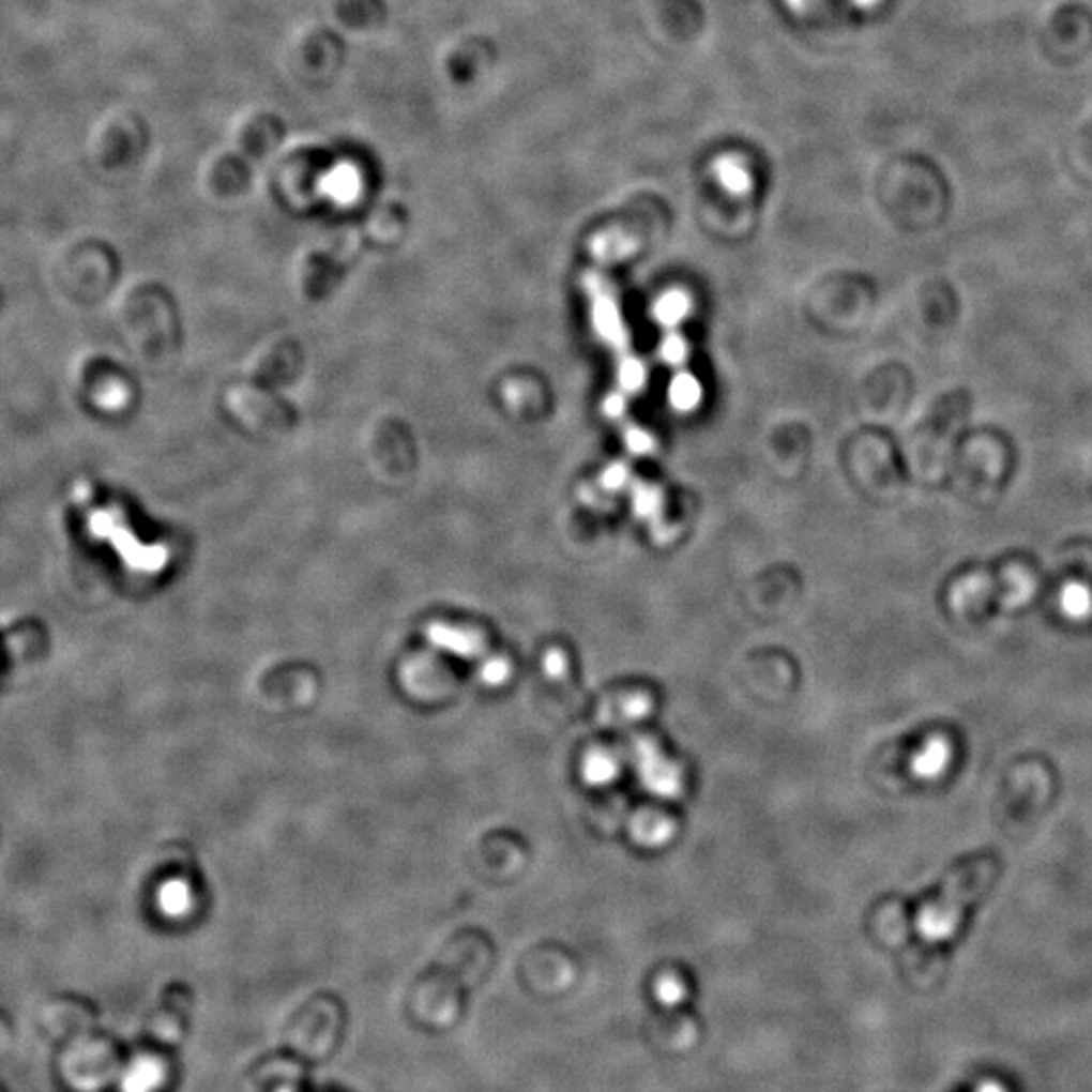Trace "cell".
<instances>
[{
	"label": "cell",
	"instance_id": "cell-1",
	"mask_svg": "<svg viewBox=\"0 0 1092 1092\" xmlns=\"http://www.w3.org/2000/svg\"><path fill=\"white\" fill-rule=\"evenodd\" d=\"M989 866L975 864L955 874L943 894L919 912L916 927L928 943L949 941L961 925L965 909L980 896L989 880Z\"/></svg>",
	"mask_w": 1092,
	"mask_h": 1092
},
{
	"label": "cell",
	"instance_id": "cell-2",
	"mask_svg": "<svg viewBox=\"0 0 1092 1092\" xmlns=\"http://www.w3.org/2000/svg\"><path fill=\"white\" fill-rule=\"evenodd\" d=\"M587 288H589V291H593V324H595V330L600 332L601 336L609 345L625 348L627 346V336H625V327H623L621 316H619L618 304L613 302V298L609 293L597 290L593 277L587 279Z\"/></svg>",
	"mask_w": 1092,
	"mask_h": 1092
},
{
	"label": "cell",
	"instance_id": "cell-3",
	"mask_svg": "<svg viewBox=\"0 0 1092 1092\" xmlns=\"http://www.w3.org/2000/svg\"><path fill=\"white\" fill-rule=\"evenodd\" d=\"M951 761V745L943 737L928 739L925 746L914 755L912 771L921 779H937Z\"/></svg>",
	"mask_w": 1092,
	"mask_h": 1092
},
{
	"label": "cell",
	"instance_id": "cell-4",
	"mask_svg": "<svg viewBox=\"0 0 1092 1092\" xmlns=\"http://www.w3.org/2000/svg\"><path fill=\"white\" fill-rule=\"evenodd\" d=\"M691 312V298L682 290L664 293L654 306V318L662 327H678Z\"/></svg>",
	"mask_w": 1092,
	"mask_h": 1092
},
{
	"label": "cell",
	"instance_id": "cell-5",
	"mask_svg": "<svg viewBox=\"0 0 1092 1092\" xmlns=\"http://www.w3.org/2000/svg\"><path fill=\"white\" fill-rule=\"evenodd\" d=\"M700 399H702L700 382L696 381L686 370L678 373L670 382V403H672L673 409L692 411L698 407Z\"/></svg>",
	"mask_w": 1092,
	"mask_h": 1092
},
{
	"label": "cell",
	"instance_id": "cell-6",
	"mask_svg": "<svg viewBox=\"0 0 1092 1092\" xmlns=\"http://www.w3.org/2000/svg\"><path fill=\"white\" fill-rule=\"evenodd\" d=\"M1060 603H1062V611L1066 613V618H1089V613L1092 611L1091 589L1082 582H1071L1064 587Z\"/></svg>",
	"mask_w": 1092,
	"mask_h": 1092
},
{
	"label": "cell",
	"instance_id": "cell-7",
	"mask_svg": "<svg viewBox=\"0 0 1092 1092\" xmlns=\"http://www.w3.org/2000/svg\"><path fill=\"white\" fill-rule=\"evenodd\" d=\"M646 382V366L641 361L625 354L619 364V384L625 393H637L641 391Z\"/></svg>",
	"mask_w": 1092,
	"mask_h": 1092
},
{
	"label": "cell",
	"instance_id": "cell-8",
	"mask_svg": "<svg viewBox=\"0 0 1092 1092\" xmlns=\"http://www.w3.org/2000/svg\"><path fill=\"white\" fill-rule=\"evenodd\" d=\"M659 354H662V359H664L666 363L678 366V364H682L686 361V357H688V345L684 343V338H682L680 334H668V336L664 338L662 346H659Z\"/></svg>",
	"mask_w": 1092,
	"mask_h": 1092
},
{
	"label": "cell",
	"instance_id": "cell-9",
	"mask_svg": "<svg viewBox=\"0 0 1092 1092\" xmlns=\"http://www.w3.org/2000/svg\"><path fill=\"white\" fill-rule=\"evenodd\" d=\"M718 179L734 193H741L748 186V179H746L743 168L734 166V164L725 163L723 166H718Z\"/></svg>",
	"mask_w": 1092,
	"mask_h": 1092
},
{
	"label": "cell",
	"instance_id": "cell-10",
	"mask_svg": "<svg viewBox=\"0 0 1092 1092\" xmlns=\"http://www.w3.org/2000/svg\"><path fill=\"white\" fill-rule=\"evenodd\" d=\"M655 998L662 1003V1005H676L680 1003L684 998V987L680 983L672 980V977H666L662 982L655 985Z\"/></svg>",
	"mask_w": 1092,
	"mask_h": 1092
},
{
	"label": "cell",
	"instance_id": "cell-11",
	"mask_svg": "<svg viewBox=\"0 0 1092 1092\" xmlns=\"http://www.w3.org/2000/svg\"><path fill=\"white\" fill-rule=\"evenodd\" d=\"M625 443H627V448L637 455L648 454V452L654 448L652 437L648 436L646 431L637 429V427L627 431V436H625Z\"/></svg>",
	"mask_w": 1092,
	"mask_h": 1092
},
{
	"label": "cell",
	"instance_id": "cell-12",
	"mask_svg": "<svg viewBox=\"0 0 1092 1092\" xmlns=\"http://www.w3.org/2000/svg\"><path fill=\"white\" fill-rule=\"evenodd\" d=\"M657 490L655 488H637L636 491V509L641 514H654V510L657 509Z\"/></svg>",
	"mask_w": 1092,
	"mask_h": 1092
},
{
	"label": "cell",
	"instance_id": "cell-13",
	"mask_svg": "<svg viewBox=\"0 0 1092 1092\" xmlns=\"http://www.w3.org/2000/svg\"><path fill=\"white\" fill-rule=\"evenodd\" d=\"M627 480V468L625 466H611L603 475V486L609 490H618Z\"/></svg>",
	"mask_w": 1092,
	"mask_h": 1092
},
{
	"label": "cell",
	"instance_id": "cell-14",
	"mask_svg": "<svg viewBox=\"0 0 1092 1092\" xmlns=\"http://www.w3.org/2000/svg\"><path fill=\"white\" fill-rule=\"evenodd\" d=\"M605 413L609 418H621L625 413V397L621 393H613L605 399Z\"/></svg>",
	"mask_w": 1092,
	"mask_h": 1092
},
{
	"label": "cell",
	"instance_id": "cell-15",
	"mask_svg": "<svg viewBox=\"0 0 1092 1092\" xmlns=\"http://www.w3.org/2000/svg\"><path fill=\"white\" fill-rule=\"evenodd\" d=\"M973 1092H1007L1005 1087L998 1082V1080H983L982 1085L975 1087Z\"/></svg>",
	"mask_w": 1092,
	"mask_h": 1092
}]
</instances>
